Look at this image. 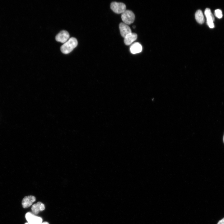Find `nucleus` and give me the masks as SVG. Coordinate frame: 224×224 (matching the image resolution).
Segmentation results:
<instances>
[{
  "mask_svg": "<svg viewBox=\"0 0 224 224\" xmlns=\"http://www.w3.org/2000/svg\"><path fill=\"white\" fill-rule=\"evenodd\" d=\"M69 34L67 31L63 30L56 36L55 39L58 42L65 43L69 39Z\"/></svg>",
  "mask_w": 224,
  "mask_h": 224,
  "instance_id": "6",
  "label": "nucleus"
},
{
  "mask_svg": "<svg viewBox=\"0 0 224 224\" xmlns=\"http://www.w3.org/2000/svg\"><path fill=\"white\" fill-rule=\"evenodd\" d=\"M135 26H133V28H135Z\"/></svg>",
  "mask_w": 224,
  "mask_h": 224,
  "instance_id": "17",
  "label": "nucleus"
},
{
  "mask_svg": "<svg viewBox=\"0 0 224 224\" xmlns=\"http://www.w3.org/2000/svg\"><path fill=\"white\" fill-rule=\"evenodd\" d=\"M131 52L133 54L141 52L142 50V45L138 42H136L132 44L130 47Z\"/></svg>",
  "mask_w": 224,
  "mask_h": 224,
  "instance_id": "11",
  "label": "nucleus"
},
{
  "mask_svg": "<svg viewBox=\"0 0 224 224\" xmlns=\"http://www.w3.org/2000/svg\"><path fill=\"white\" fill-rule=\"evenodd\" d=\"M25 218L29 224H41L43 220L41 217L31 212L26 213Z\"/></svg>",
  "mask_w": 224,
  "mask_h": 224,
  "instance_id": "3",
  "label": "nucleus"
},
{
  "mask_svg": "<svg viewBox=\"0 0 224 224\" xmlns=\"http://www.w3.org/2000/svg\"><path fill=\"white\" fill-rule=\"evenodd\" d=\"M35 200L36 198L34 196L29 195L25 197L22 202L23 207L26 208L30 207Z\"/></svg>",
  "mask_w": 224,
  "mask_h": 224,
  "instance_id": "7",
  "label": "nucleus"
},
{
  "mask_svg": "<svg viewBox=\"0 0 224 224\" xmlns=\"http://www.w3.org/2000/svg\"><path fill=\"white\" fill-rule=\"evenodd\" d=\"M215 15L217 18L220 19L222 17V11L219 9H217L215 11Z\"/></svg>",
  "mask_w": 224,
  "mask_h": 224,
  "instance_id": "13",
  "label": "nucleus"
},
{
  "mask_svg": "<svg viewBox=\"0 0 224 224\" xmlns=\"http://www.w3.org/2000/svg\"><path fill=\"white\" fill-rule=\"evenodd\" d=\"M223 142L224 143V136H223Z\"/></svg>",
  "mask_w": 224,
  "mask_h": 224,
  "instance_id": "16",
  "label": "nucleus"
},
{
  "mask_svg": "<svg viewBox=\"0 0 224 224\" xmlns=\"http://www.w3.org/2000/svg\"><path fill=\"white\" fill-rule=\"evenodd\" d=\"M44 205L40 202H38L34 204L31 208L32 213L35 215L38 214L40 211L45 209Z\"/></svg>",
  "mask_w": 224,
  "mask_h": 224,
  "instance_id": "9",
  "label": "nucleus"
},
{
  "mask_svg": "<svg viewBox=\"0 0 224 224\" xmlns=\"http://www.w3.org/2000/svg\"><path fill=\"white\" fill-rule=\"evenodd\" d=\"M28 224V223H25V224Z\"/></svg>",
  "mask_w": 224,
  "mask_h": 224,
  "instance_id": "18",
  "label": "nucleus"
},
{
  "mask_svg": "<svg viewBox=\"0 0 224 224\" xmlns=\"http://www.w3.org/2000/svg\"><path fill=\"white\" fill-rule=\"evenodd\" d=\"M135 16L131 11L126 10L121 15V19L124 23L129 25L133 23L135 20Z\"/></svg>",
  "mask_w": 224,
  "mask_h": 224,
  "instance_id": "2",
  "label": "nucleus"
},
{
  "mask_svg": "<svg viewBox=\"0 0 224 224\" xmlns=\"http://www.w3.org/2000/svg\"><path fill=\"white\" fill-rule=\"evenodd\" d=\"M137 38V34L132 32L124 38V43L126 45H129L135 41Z\"/></svg>",
  "mask_w": 224,
  "mask_h": 224,
  "instance_id": "10",
  "label": "nucleus"
},
{
  "mask_svg": "<svg viewBox=\"0 0 224 224\" xmlns=\"http://www.w3.org/2000/svg\"><path fill=\"white\" fill-rule=\"evenodd\" d=\"M195 18L196 21L200 24H203L204 21V17L200 10H197L195 13Z\"/></svg>",
  "mask_w": 224,
  "mask_h": 224,
  "instance_id": "12",
  "label": "nucleus"
},
{
  "mask_svg": "<svg viewBox=\"0 0 224 224\" xmlns=\"http://www.w3.org/2000/svg\"><path fill=\"white\" fill-rule=\"evenodd\" d=\"M217 224H224V217L220 220Z\"/></svg>",
  "mask_w": 224,
  "mask_h": 224,
  "instance_id": "14",
  "label": "nucleus"
},
{
  "mask_svg": "<svg viewBox=\"0 0 224 224\" xmlns=\"http://www.w3.org/2000/svg\"><path fill=\"white\" fill-rule=\"evenodd\" d=\"M204 14L207 19V23L208 25L211 28H213L214 27L213 23L214 18L210 9L208 8H206L204 12Z\"/></svg>",
  "mask_w": 224,
  "mask_h": 224,
  "instance_id": "5",
  "label": "nucleus"
},
{
  "mask_svg": "<svg viewBox=\"0 0 224 224\" xmlns=\"http://www.w3.org/2000/svg\"><path fill=\"white\" fill-rule=\"evenodd\" d=\"M119 29L120 34L124 38L132 33L130 27L128 25L124 23H120L119 25Z\"/></svg>",
  "mask_w": 224,
  "mask_h": 224,
  "instance_id": "8",
  "label": "nucleus"
},
{
  "mask_svg": "<svg viewBox=\"0 0 224 224\" xmlns=\"http://www.w3.org/2000/svg\"><path fill=\"white\" fill-rule=\"evenodd\" d=\"M111 10L115 13H122L126 10L125 5L122 2H113L110 5Z\"/></svg>",
  "mask_w": 224,
  "mask_h": 224,
  "instance_id": "4",
  "label": "nucleus"
},
{
  "mask_svg": "<svg viewBox=\"0 0 224 224\" xmlns=\"http://www.w3.org/2000/svg\"><path fill=\"white\" fill-rule=\"evenodd\" d=\"M78 42L75 38L71 37L61 46L60 49L62 53L68 54L70 53L77 45Z\"/></svg>",
  "mask_w": 224,
  "mask_h": 224,
  "instance_id": "1",
  "label": "nucleus"
},
{
  "mask_svg": "<svg viewBox=\"0 0 224 224\" xmlns=\"http://www.w3.org/2000/svg\"><path fill=\"white\" fill-rule=\"evenodd\" d=\"M41 224H49V223L47 222H42Z\"/></svg>",
  "mask_w": 224,
  "mask_h": 224,
  "instance_id": "15",
  "label": "nucleus"
}]
</instances>
